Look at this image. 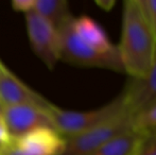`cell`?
Listing matches in <instances>:
<instances>
[{
    "mask_svg": "<svg viewBox=\"0 0 156 155\" xmlns=\"http://www.w3.org/2000/svg\"><path fill=\"white\" fill-rule=\"evenodd\" d=\"M124 73L142 78L156 58V41L139 0H125L120 44L117 46Z\"/></svg>",
    "mask_w": 156,
    "mask_h": 155,
    "instance_id": "obj_1",
    "label": "cell"
},
{
    "mask_svg": "<svg viewBox=\"0 0 156 155\" xmlns=\"http://www.w3.org/2000/svg\"><path fill=\"white\" fill-rule=\"evenodd\" d=\"M48 112L54 130L65 139L82 134L105 122L127 114L121 93L108 103L94 110L69 111L51 104Z\"/></svg>",
    "mask_w": 156,
    "mask_h": 155,
    "instance_id": "obj_2",
    "label": "cell"
},
{
    "mask_svg": "<svg viewBox=\"0 0 156 155\" xmlns=\"http://www.w3.org/2000/svg\"><path fill=\"white\" fill-rule=\"evenodd\" d=\"M72 19L73 17L58 30L61 61L74 66L106 69L114 72L124 73L118 48L107 53H101L88 47L73 32Z\"/></svg>",
    "mask_w": 156,
    "mask_h": 155,
    "instance_id": "obj_3",
    "label": "cell"
},
{
    "mask_svg": "<svg viewBox=\"0 0 156 155\" xmlns=\"http://www.w3.org/2000/svg\"><path fill=\"white\" fill-rule=\"evenodd\" d=\"M25 19L33 52L49 70H53L61 61L58 30L33 10L26 13Z\"/></svg>",
    "mask_w": 156,
    "mask_h": 155,
    "instance_id": "obj_4",
    "label": "cell"
},
{
    "mask_svg": "<svg viewBox=\"0 0 156 155\" xmlns=\"http://www.w3.org/2000/svg\"><path fill=\"white\" fill-rule=\"evenodd\" d=\"M132 129V117L125 114L82 134L66 138L61 155H91L109 139Z\"/></svg>",
    "mask_w": 156,
    "mask_h": 155,
    "instance_id": "obj_5",
    "label": "cell"
},
{
    "mask_svg": "<svg viewBox=\"0 0 156 155\" xmlns=\"http://www.w3.org/2000/svg\"><path fill=\"white\" fill-rule=\"evenodd\" d=\"M65 138L55 130L41 128L10 138L0 147V155H61Z\"/></svg>",
    "mask_w": 156,
    "mask_h": 155,
    "instance_id": "obj_6",
    "label": "cell"
},
{
    "mask_svg": "<svg viewBox=\"0 0 156 155\" xmlns=\"http://www.w3.org/2000/svg\"><path fill=\"white\" fill-rule=\"evenodd\" d=\"M2 115L10 138L23 136L41 128L54 130L48 108L35 105L6 106L3 107Z\"/></svg>",
    "mask_w": 156,
    "mask_h": 155,
    "instance_id": "obj_7",
    "label": "cell"
},
{
    "mask_svg": "<svg viewBox=\"0 0 156 155\" xmlns=\"http://www.w3.org/2000/svg\"><path fill=\"white\" fill-rule=\"evenodd\" d=\"M0 102L2 106L35 105L49 108L51 102L33 90L4 64L0 66Z\"/></svg>",
    "mask_w": 156,
    "mask_h": 155,
    "instance_id": "obj_8",
    "label": "cell"
},
{
    "mask_svg": "<svg viewBox=\"0 0 156 155\" xmlns=\"http://www.w3.org/2000/svg\"><path fill=\"white\" fill-rule=\"evenodd\" d=\"M125 111L132 118L156 104V58L142 78H129L121 93Z\"/></svg>",
    "mask_w": 156,
    "mask_h": 155,
    "instance_id": "obj_9",
    "label": "cell"
},
{
    "mask_svg": "<svg viewBox=\"0 0 156 155\" xmlns=\"http://www.w3.org/2000/svg\"><path fill=\"white\" fill-rule=\"evenodd\" d=\"M72 30L79 38L88 47L101 53H107L117 48L111 41L105 30L94 18L87 15L73 17Z\"/></svg>",
    "mask_w": 156,
    "mask_h": 155,
    "instance_id": "obj_10",
    "label": "cell"
},
{
    "mask_svg": "<svg viewBox=\"0 0 156 155\" xmlns=\"http://www.w3.org/2000/svg\"><path fill=\"white\" fill-rule=\"evenodd\" d=\"M148 135L132 129L109 139L91 155H136Z\"/></svg>",
    "mask_w": 156,
    "mask_h": 155,
    "instance_id": "obj_11",
    "label": "cell"
},
{
    "mask_svg": "<svg viewBox=\"0 0 156 155\" xmlns=\"http://www.w3.org/2000/svg\"><path fill=\"white\" fill-rule=\"evenodd\" d=\"M33 11L45 18L56 30L72 18L69 3L66 0H34Z\"/></svg>",
    "mask_w": 156,
    "mask_h": 155,
    "instance_id": "obj_12",
    "label": "cell"
},
{
    "mask_svg": "<svg viewBox=\"0 0 156 155\" xmlns=\"http://www.w3.org/2000/svg\"><path fill=\"white\" fill-rule=\"evenodd\" d=\"M134 130L150 133L156 130V104L132 118Z\"/></svg>",
    "mask_w": 156,
    "mask_h": 155,
    "instance_id": "obj_13",
    "label": "cell"
},
{
    "mask_svg": "<svg viewBox=\"0 0 156 155\" xmlns=\"http://www.w3.org/2000/svg\"><path fill=\"white\" fill-rule=\"evenodd\" d=\"M156 41V0H139Z\"/></svg>",
    "mask_w": 156,
    "mask_h": 155,
    "instance_id": "obj_14",
    "label": "cell"
},
{
    "mask_svg": "<svg viewBox=\"0 0 156 155\" xmlns=\"http://www.w3.org/2000/svg\"><path fill=\"white\" fill-rule=\"evenodd\" d=\"M136 155H156V130L149 133Z\"/></svg>",
    "mask_w": 156,
    "mask_h": 155,
    "instance_id": "obj_15",
    "label": "cell"
},
{
    "mask_svg": "<svg viewBox=\"0 0 156 155\" xmlns=\"http://www.w3.org/2000/svg\"><path fill=\"white\" fill-rule=\"evenodd\" d=\"M12 8L16 12L21 13H28L33 10V4L34 0H14L12 1Z\"/></svg>",
    "mask_w": 156,
    "mask_h": 155,
    "instance_id": "obj_16",
    "label": "cell"
},
{
    "mask_svg": "<svg viewBox=\"0 0 156 155\" xmlns=\"http://www.w3.org/2000/svg\"><path fill=\"white\" fill-rule=\"evenodd\" d=\"M9 139H10V136H9L8 129H6L5 122L3 119V115L2 113H0V145L5 143Z\"/></svg>",
    "mask_w": 156,
    "mask_h": 155,
    "instance_id": "obj_17",
    "label": "cell"
},
{
    "mask_svg": "<svg viewBox=\"0 0 156 155\" xmlns=\"http://www.w3.org/2000/svg\"><path fill=\"white\" fill-rule=\"evenodd\" d=\"M97 4L100 5L103 10H111L114 4H115V2L114 1H97Z\"/></svg>",
    "mask_w": 156,
    "mask_h": 155,
    "instance_id": "obj_18",
    "label": "cell"
},
{
    "mask_svg": "<svg viewBox=\"0 0 156 155\" xmlns=\"http://www.w3.org/2000/svg\"><path fill=\"white\" fill-rule=\"evenodd\" d=\"M2 112H3V106H2L1 102H0V113H2Z\"/></svg>",
    "mask_w": 156,
    "mask_h": 155,
    "instance_id": "obj_19",
    "label": "cell"
},
{
    "mask_svg": "<svg viewBox=\"0 0 156 155\" xmlns=\"http://www.w3.org/2000/svg\"><path fill=\"white\" fill-rule=\"evenodd\" d=\"M2 64H3V63H2V62H1V61H0V66H1V65H2Z\"/></svg>",
    "mask_w": 156,
    "mask_h": 155,
    "instance_id": "obj_20",
    "label": "cell"
},
{
    "mask_svg": "<svg viewBox=\"0 0 156 155\" xmlns=\"http://www.w3.org/2000/svg\"><path fill=\"white\" fill-rule=\"evenodd\" d=\"M1 146H2V145H0V147H1Z\"/></svg>",
    "mask_w": 156,
    "mask_h": 155,
    "instance_id": "obj_21",
    "label": "cell"
}]
</instances>
